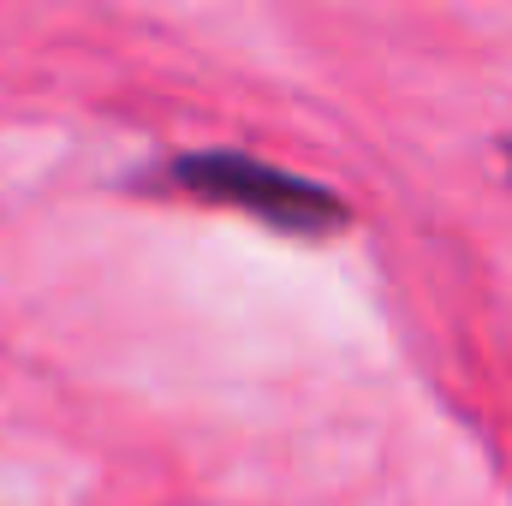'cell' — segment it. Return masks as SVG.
Segmentation results:
<instances>
[{"instance_id":"obj_1","label":"cell","mask_w":512,"mask_h":506,"mask_svg":"<svg viewBox=\"0 0 512 506\" xmlns=\"http://www.w3.org/2000/svg\"><path fill=\"white\" fill-rule=\"evenodd\" d=\"M173 179L197 203H227V209H245V215H262V221H280L292 233H328V227L346 221L334 191H322V185H310L298 173H280V167H268L256 155H227V149L185 155L173 167Z\"/></svg>"}]
</instances>
